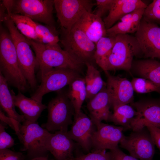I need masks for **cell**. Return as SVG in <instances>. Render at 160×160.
Returning <instances> with one entry per match:
<instances>
[{
    "label": "cell",
    "mask_w": 160,
    "mask_h": 160,
    "mask_svg": "<svg viewBox=\"0 0 160 160\" xmlns=\"http://www.w3.org/2000/svg\"><path fill=\"white\" fill-rule=\"evenodd\" d=\"M85 65L87 68L84 78L87 92L86 100H89L106 86V84L103 80L100 72L93 64L87 63Z\"/></svg>",
    "instance_id": "obj_25"
},
{
    "label": "cell",
    "mask_w": 160,
    "mask_h": 160,
    "mask_svg": "<svg viewBox=\"0 0 160 160\" xmlns=\"http://www.w3.org/2000/svg\"><path fill=\"white\" fill-rule=\"evenodd\" d=\"M144 59H160V27L143 17L135 33Z\"/></svg>",
    "instance_id": "obj_12"
},
{
    "label": "cell",
    "mask_w": 160,
    "mask_h": 160,
    "mask_svg": "<svg viewBox=\"0 0 160 160\" xmlns=\"http://www.w3.org/2000/svg\"><path fill=\"white\" fill-rule=\"evenodd\" d=\"M17 29L27 38L41 43V39L35 29V21L24 16L18 14L7 15Z\"/></svg>",
    "instance_id": "obj_29"
},
{
    "label": "cell",
    "mask_w": 160,
    "mask_h": 160,
    "mask_svg": "<svg viewBox=\"0 0 160 160\" xmlns=\"http://www.w3.org/2000/svg\"><path fill=\"white\" fill-rule=\"evenodd\" d=\"M71 129L67 132L70 137L85 151L92 148L91 138L96 126L90 117L81 111L75 114Z\"/></svg>",
    "instance_id": "obj_16"
},
{
    "label": "cell",
    "mask_w": 160,
    "mask_h": 160,
    "mask_svg": "<svg viewBox=\"0 0 160 160\" xmlns=\"http://www.w3.org/2000/svg\"><path fill=\"white\" fill-rule=\"evenodd\" d=\"M2 4L7 15H21L55 27L53 16L54 0H5Z\"/></svg>",
    "instance_id": "obj_5"
},
{
    "label": "cell",
    "mask_w": 160,
    "mask_h": 160,
    "mask_svg": "<svg viewBox=\"0 0 160 160\" xmlns=\"http://www.w3.org/2000/svg\"><path fill=\"white\" fill-rule=\"evenodd\" d=\"M121 147L128 151L130 155L140 160H153L155 145L146 127L133 131L128 136H124L120 143Z\"/></svg>",
    "instance_id": "obj_11"
},
{
    "label": "cell",
    "mask_w": 160,
    "mask_h": 160,
    "mask_svg": "<svg viewBox=\"0 0 160 160\" xmlns=\"http://www.w3.org/2000/svg\"><path fill=\"white\" fill-rule=\"evenodd\" d=\"M115 36V42L107 60L106 71H130L134 57H141L139 43L135 36L129 34Z\"/></svg>",
    "instance_id": "obj_4"
},
{
    "label": "cell",
    "mask_w": 160,
    "mask_h": 160,
    "mask_svg": "<svg viewBox=\"0 0 160 160\" xmlns=\"http://www.w3.org/2000/svg\"><path fill=\"white\" fill-rule=\"evenodd\" d=\"M62 34L60 41L64 50L85 64L95 62L96 45L79 27L75 24L70 31H63Z\"/></svg>",
    "instance_id": "obj_7"
},
{
    "label": "cell",
    "mask_w": 160,
    "mask_h": 160,
    "mask_svg": "<svg viewBox=\"0 0 160 160\" xmlns=\"http://www.w3.org/2000/svg\"><path fill=\"white\" fill-rule=\"evenodd\" d=\"M115 41V36H107L101 38L96 44V49L94 55V60L105 72L107 71V60Z\"/></svg>",
    "instance_id": "obj_28"
},
{
    "label": "cell",
    "mask_w": 160,
    "mask_h": 160,
    "mask_svg": "<svg viewBox=\"0 0 160 160\" xmlns=\"http://www.w3.org/2000/svg\"><path fill=\"white\" fill-rule=\"evenodd\" d=\"M10 92L15 106L20 110L26 121L36 122L42 112L47 108L42 101L27 97L20 91H18L17 95L12 90Z\"/></svg>",
    "instance_id": "obj_20"
},
{
    "label": "cell",
    "mask_w": 160,
    "mask_h": 160,
    "mask_svg": "<svg viewBox=\"0 0 160 160\" xmlns=\"http://www.w3.org/2000/svg\"><path fill=\"white\" fill-rule=\"evenodd\" d=\"M6 127L3 123H0V150L7 149L14 145V141L12 137L5 131Z\"/></svg>",
    "instance_id": "obj_34"
},
{
    "label": "cell",
    "mask_w": 160,
    "mask_h": 160,
    "mask_svg": "<svg viewBox=\"0 0 160 160\" xmlns=\"http://www.w3.org/2000/svg\"><path fill=\"white\" fill-rule=\"evenodd\" d=\"M74 142L67 132L56 131L50 133L47 142V149L56 160H74Z\"/></svg>",
    "instance_id": "obj_17"
},
{
    "label": "cell",
    "mask_w": 160,
    "mask_h": 160,
    "mask_svg": "<svg viewBox=\"0 0 160 160\" xmlns=\"http://www.w3.org/2000/svg\"><path fill=\"white\" fill-rule=\"evenodd\" d=\"M147 5L140 0H114L108 15L103 20L106 29L109 28L124 16Z\"/></svg>",
    "instance_id": "obj_21"
},
{
    "label": "cell",
    "mask_w": 160,
    "mask_h": 160,
    "mask_svg": "<svg viewBox=\"0 0 160 160\" xmlns=\"http://www.w3.org/2000/svg\"><path fill=\"white\" fill-rule=\"evenodd\" d=\"M75 24L96 45L101 38L107 36L103 20L91 12H85Z\"/></svg>",
    "instance_id": "obj_19"
},
{
    "label": "cell",
    "mask_w": 160,
    "mask_h": 160,
    "mask_svg": "<svg viewBox=\"0 0 160 160\" xmlns=\"http://www.w3.org/2000/svg\"><path fill=\"white\" fill-rule=\"evenodd\" d=\"M130 71L138 77L160 85V62L154 59L133 60Z\"/></svg>",
    "instance_id": "obj_23"
},
{
    "label": "cell",
    "mask_w": 160,
    "mask_h": 160,
    "mask_svg": "<svg viewBox=\"0 0 160 160\" xmlns=\"http://www.w3.org/2000/svg\"><path fill=\"white\" fill-rule=\"evenodd\" d=\"M30 160H49L47 156H40L32 158Z\"/></svg>",
    "instance_id": "obj_40"
},
{
    "label": "cell",
    "mask_w": 160,
    "mask_h": 160,
    "mask_svg": "<svg viewBox=\"0 0 160 160\" xmlns=\"http://www.w3.org/2000/svg\"><path fill=\"white\" fill-rule=\"evenodd\" d=\"M6 79L0 73V104L1 107L7 116L20 122H23L25 119L23 115L16 111L13 99L8 87Z\"/></svg>",
    "instance_id": "obj_24"
},
{
    "label": "cell",
    "mask_w": 160,
    "mask_h": 160,
    "mask_svg": "<svg viewBox=\"0 0 160 160\" xmlns=\"http://www.w3.org/2000/svg\"><path fill=\"white\" fill-rule=\"evenodd\" d=\"M74 160H111L109 152L105 150H95L75 157Z\"/></svg>",
    "instance_id": "obj_33"
},
{
    "label": "cell",
    "mask_w": 160,
    "mask_h": 160,
    "mask_svg": "<svg viewBox=\"0 0 160 160\" xmlns=\"http://www.w3.org/2000/svg\"><path fill=\"white\" fill-rule=\"evenodd\" d=\"M24 156L21 152L7 149L0 150V160H23Z\"/></svg>",
    "instance_id": "obj_36"
},
{
    "label": "cell",
    "mask_w": 160,
    "mask_h": 160,
    "mask_svg": "<svg viewBox=\"0 0 160 160\" xmlns=\"http://www.w3.org/2000/svg\"><path fill=\"white\" fill-rule=\"evenodd\" d=\"M145 127L149 131L154 145L160 150V128L150 124L146 125Z\"/></svg>",
    "instance_id": "obj_39"
},
{
    "label": "cell",
    "mask_w": 160,
    "mask_h": 160,
    "mask_svg": "<svg viewBox=\"0 0 160 160\" xmlns=\"http://www.w3.org/2000/svg\"><path fill=\"white\" fill-rule=\"evenodd\" d=\"M3 22L7 28L14 43L21 71L30 88L36 89L37 81L35 74L37 66L36 56L27 38L18 30L13 22L7 15Z\"/></svg>",
    "instance_id": "obj_3"
},
{
    "label": "cell",
    "mask_w": 160,
    "mask_h": 160,
    "mask_svg": "<svg viewBox=\"0 0 160 160\" xmlns=\"http://www.w3.org/2000/svg\"><path fill=\"white\" fill-rule=\"evenodd\" d=\"M107 77L106 88L113 107L133 102L134 91L131 81L126 78L105 72Z\"/></svg>",
    "instance_id": "obj_15"
},
{
    "label": "cell",
    "mask_w": 160,
    "mask_h": 160,
    "mask_svg": "<svg viewBox=\"0 0 160 160\" xmlns=\"http://www.w3.org/2000/svg\"><path fill=\"white\" fill-rule=\"evenodd\" d=\"M134 90L137 93H145L156 92L160 94V85L140 77L133 78L131 81Z\"/></svg>",
    "instance_id": "obj_31"
},
{
    "label": "cell",
    "mask_w": 160,
    "mask_h": 160,
    "mask_svg": "<svg viewBox=\"0 0 160 160\" xmlns=\"http://www.w3.org/2000/svg\"><path fill=\"white\" fill-rule=\"evenodd\" d=\"M35 29L40 38V43L45 44H55L60 41L59 32L56 27L44 25L35 21Z\"/></svg>",
    "instance_id": "obj_30"
},
{
    "label": "cell",
    "mask_w": 160,
    "mask_h": 160,
    "mask_svg": "<svg viewBox=\"0 0 160 160\" xmlns=\"http://www.w3.org/2000/svg\"><path fill=\"white\" fill-rule=\"evenodd\" d=\"M66 92L74 107L75 114L81 111L82 104L86 99L87 92L84 78L80 76L74 80L68 85Z\"/></svg>",
    "instance_id": "obj_26"
},
{
    "label": "cell",
    "mask_w": 160,
    "mask_h": 160,
    "mask_svg": "<svg viewBox=\"0 0 160 160\" xmlns=\"http://www.w3.org/2000/svg\"><path fill=\"white\" fill-rule=\"evenodd\" d=\"M130 104L138 113L131 124L133 131L141 129L147 124L160 128V98L143 99Z\"/></svg>",
    "instance_id": "obj_13"
},
{
    "label": "cell",
    "mask_w": 160,
    "mask_h": 160,
    "mask_svg": "<svg viewBox=\"0 0 160 160\" xmlns=\"http://www.w3.org/2000/svg\"><path fill=\"white\" fill-rule=\"evenodd\" d=\"M143 17L160 25V0H153L145 9Z\"/></svg>",
    "instance_id": "obj_32"
},
{
    "label": "cell",
    "mask_w": 160,
    "mask_h": 160,
    "mask_svg": "<svg viewBox=\"0 0 160 160\" xmlns=\"http://www.w3.org/2000/svg\"><path fill=\"white\" fill-rule=\"evenodd\" d=\"M27 39L35 52L41 72L55 68H69L79 73L82 71L85 64L62 49L58 43L45 44Z\"/></svg>",
    "instance_id": "obj_2"
},
{
    "label": "cell",
    "mask_w": 160,
    "mask_h": 160,
    "mask_svg": "<svg viewBox=\"0 0 160 160\" xmlns=\"http://www.w3.org/2000/svg\"><path fill=\"white\" fill-rule=\"evenodd\" d=\"M113 108L109 121L122 127L124 130L131 129L132 122L138 114L137 111L128 104L120 105Z\"/></svg>",
    "instance_id": "obj_27"
},
{
    "label": "cell",
    "mask_w": 160,
    "mask_h": 160,
    "mask_svg": "<svg viewBox=\"0 0 160 160\" xmlns=\"http://www.w3.org/2000/svg\"><path fill=\"white\" fill-rule=\"evenodd\" d=\"M56 16L62 31L68 32L86 12H91L96 3L90 0H54Z\"/></svg>",
    "instance_id": "obj_10"
},
{
    "label": "cell",
    "mask_w": 160,
    "mask_h": 160,
    "mask_svg": "<svg viewBox=\"0 0 160 160\" xmlns=\"http://www.w3.org/2000/svg\"><path fill=\"white\" fill-rule=\"evenodd\" d=\"M114 0H96V9L95 14L102 18L111 9Z\"/></svg>",
    "instance_id": "obj_35"
},
{
    "label": "cell",
    "mask_w": 160,
    "mask_h": 160,
    "mask_svg": "<svg viewBox=\"0 0 160 160\" xmlns=\"http://www.w3.org/2000/svg\"><path fill=\"white\" fill-rule=\"evenodd\" d=\"M22 123L17 135L23 145L21 150L27 151L32 158L46 156L47 142L51 133L36 122L25 120Z\"/></svg>",
    "instance_id": "obj_8"
},
{
    "label": "cell",
    "mask_w": 160,
    "mask_h": 160,
    "mask_svg": "<svg viewBox=\"0 0 160 160\" xmlns=\"http://www.w3.org/2000/svg\"><path fill=\"white\" fill-rule=\"evenodd\" d=\"M75 70L66 68H55L41 72V83L31 97L42 101L46 94L58 91L80 76Z\"/></svg>",
    "instance_id": "obj_9"
},
{
    "label": "cell",
    "mask_w": 160,
    "mask_h": 160,
    "mask_svg": "<svg viewBox=\"0 0 160 160\" xmlns=\"http://www.w3.org/2000/svg\"><path fill=\"white\" fill-rule=\"evenodd\" d=\"M96 126L91 138L92 148L93 151L110 150L118 146L124 135L123 127L102 122Z\"/></svg>",
    "instance_id": "obj_14"
},
{
    "label": "cell",
    "mask_w": 160,
    "mask_h": 160,
    "mask_svg": "<svg viewBox=\"0 0 160 160\" xmlns=\"http://www.w3.org/2000/svg\"><path fill=\"white\" fill-rule=\"evenodd\" d=\"M111 160H140L123 152L117 147L109 152Z\"/></svg>",
    "instance_id": "obj_37"
},
{
    "label": "cell",
    "mask_w": 160,
    "mask_h": 160,
    "mask_svg": "<svg viewBox=\"0 0 160 160\" xmlns=\"http://www.w3.org/2000/svg\"><path fill=\"white\" fill-rule=\"evenodd\" d=\"M145 8H140L124 16L119 21L107 29L108 36H115L120 34L135 33L142 19Z\"/></svg>",
    "instance_id": "obj_22"
},
{
    "label": "cell",
    "mask_w": 160,
    "mask_h": 160,
    "mask_svg": "<svg viewBox=\"0 0 160 160\" xmlns=\"http://www.w3.org/2000/svg\"><path fill=\"white\" fill-rule=\"evenodd\" d=\"M111 106L106 86L96 95L89 100L87 107L89 117L95 125L103 121H109L112 113Z\"/></svg>",
    "instance_id": "obj_18"
},
{
    "label": "cell",
    "mask_w": 160,
    "mask_h": 160,
    "mask_svg": "<svg viewBox=\"0 0 160 160\" xmlns=\"http://www.w3.org/2000/svg\"><path fill=\"white\" fill-rule=\"evenodd\" d=\"M58 92L57 96L48 103L47 121L41 127L49 132H68V127L73 122L75 110L66 92L60 90Z\"/></svg>",
    "instance_id": "obj_6"
},
{
    "label": "cell",
    "mask_w": 160,
    "mask_h": 160,
    "mask_svg": "<svg viewBox=\"0 0 160 160\" xmlns=\"http://www.w3.org/2000/svg\"><path fill=\"white\" fill-rule=\"evenodd\" d=\"M0 73L8 84L24 93L30 88L20 68L15 47L9 33L0 30Z\"/></svg>",
    "instance_id": "obj_1"
},
{
    "label": "cell",
    "mask_w": 160,
    "mask_h": 160,
    "mask_svg": "<svg viewBox=\"0 0 160 160\" xmlns=\"http://www.w3.org/2000/svg\"><path fill=\"white\" fill-rule=\"evenodd\" d=\"M0 119L2 122L8 125L11 128L15 130L16 135L19 133L21 124V123L8 116H6L1 108Z\"/></svg>",
    "instance_id": "obj_38"
}]
</instances>
